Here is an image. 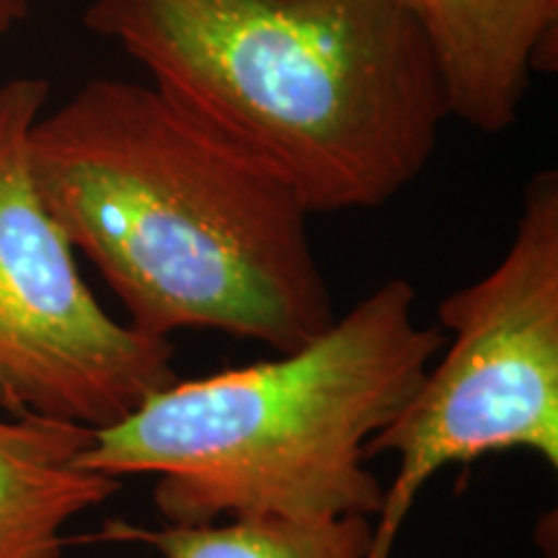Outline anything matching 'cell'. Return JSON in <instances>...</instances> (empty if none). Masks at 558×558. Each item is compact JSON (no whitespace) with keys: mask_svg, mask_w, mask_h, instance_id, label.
<instances>
[{"mask_svg":"<svg viewBox=\"0 0 558 558\" xmlns=\"http://www.w3.org/2000/svg\"><path fill=\"white\" fill-rule=\"evenodd\" d=\"M29 163L132 329L218 331L282 354L337 318L308 209L150 83L94 78L41 111Z\"/></svg>","mask_w":558,"mask_h":558,"instance_id":"6da1fadb","label":"cell"},{"mask_svg":"<svg viewBox=\"0 0 558 558\" xmlns=\"http://www.w3.org/2000/svg\"><path fill=\"white\" fill-rule=\"evenodd\" d=\"M83 24L308 215L386 205L450 117L396 0H94Z\"/></svg>","mask_w":558,"mask_h":558,"instance_id":"7a4b0ae2","label":"cell"},{"mask_svg":"<svg viewBox=\"0 0 558 558\" xmlns=\"http://www.w3.org/2000/svg\"><path fill=\"white\" fill-rule=\"evenodd\" d=\"M396 277L318 337L254 365L173 380L94 439L86 471L153 476L163 525L378 518L386 484L367 442L411 399L445 347L418 326Z\"/></svg>","mask_w":558,"mask_h":558,"instance_id":"3957f363","label":"cell"},{"mask_svg":"<svg viewBox=\"0 0 558 558\" xmlns=\"http://www.w3.org/2000/svg\"><path fill=\"white\" fill-rule=\"evenodd\" d=\"M445 347L365 456L396 473L365 558H390L418 494L448 465L527 450L558 469V173L527 181L497 267L439 303Z\"/></svg>","mask_w":558,"mask_h":558,"instance_id":"277c9868","label":"cell"},{"mask_svg":"<svg viewBox=\"0 0 558 558\" xmlns=\"http://www.w3.org/2000/svg\"><path fill=\"white\" fill-rule=\"evenodd\" d=\"M50 83L0 86V411L101 429L179 378L171 339L117 320L34 184L29 135Z\"/></svg>","mask_w":558,"mask_h":558,"instance_id":"5b68a950","label":"cell"},{"mask_svg":"<svg viewBox=\"0 0 558 558\" xmlns=\"http://www.w3.org/2000/svg\"><path fill=\"white\" fill-rule=\"evenodd\" d=\"M427 45L448 114L478 132L518 120L554 54L558 0H396Z\"/></svg>","mask_w":558,"mask_h":558,"instance_id":"8992f818","label":"cell"},{"mask_svg":"<svg viewBox=\"0 0 558 558\" xmlns=\"http://www.w3.org/2000/svg\"><path fill=\"white\" fill-rule=\"evenodd\" d=\"M90 439L83 424L0 411V558H60L70 522L120 492L78 465Z\"/></svg>","mask_w":558,"mask_h":558,"instance_id":"52a82bcc","label":"cell"},{"mask_svg":"<svg viewBox=\"0 0 558 558\" xmlns=\"http://www.w3.org/2000/svg\"><path fill=\"white\" fill-rule=\"evenodd\" d=\"M373 520H248L215 525H135L109 520L90 541L130 543L158 558H365Z\"/></svg>","mask_w":558,"mask_h":558,"instance_id":"ba28073f","label":"cell"},{"mask_svg":"<svg viewBox=\"0 0 558 558\" xmlns=\"http://www.w3.org/2000/svg\"><path fill=\"white\" fill-rule=\"evenodd\" d=\"M29 11V0H0V37H5L13 26Z\"/></svg>","mask_w":558,"mask_h":558,"instance_id":"9c48e42d","label":"cell"}]
</instances>
